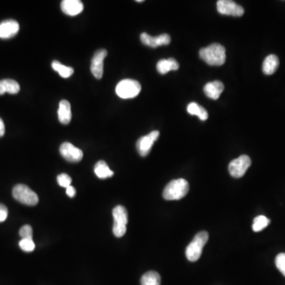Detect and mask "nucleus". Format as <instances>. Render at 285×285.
<instances>
[{
	"mask_svg": "<svg viewBox=\"0 0 285 285\" xmlns=\"http://www.w3.org/2000/svg\"><path fill=\"white\" fill-rule=\"evenodd\" d=\"M270 223V220L265 216H258L253 220V230L255 232H259L264 230Z\"/></svg>",
	"mask_w": 285,
	"mask_h": 285,
	"instance_id": "nucleus-24",
	"label": "nucleus"
},
{
	"mask_svg": "<svg viewBox=\"0 0 285 285\" xmlns=\"http://www.w3.org/2000/svg\"><path fill=\"white\" fill-rule=\"evenodd\" d=\"M137 3H142V2H144V1H142V0H137Z\"/></svg>",
	"mask_w": 285,
	"mask_h": 285,
	"instance_id": "nucleus-33",
	"label": "nucleus"
},
{
	"mask_svg": "<svg viewBox=\"0 0 285 285\" xmlns=\"http://www.w3.org/2000/svg\"><path fill=\"white\" fill-rule=\"evenodd\" d=\"M113 216L114 219V227H113L114 236L117 238L122 237L127 230L126 226L128 221L127 210L124 206H117L113 210Z\"/></svg>",
	"mask_w": 285,
	"mask_h": 285,
	"instance_id": "nucleus-6",
	"label": "nucleus"
},
{
	"mask_svg": "<svg viewBox=\"0 0 285 285\" xmlns=\"http://www.w3.org/2000/svg\"><path fill=\"white\" fill-rule=\"evenodd\" d=\"M19 235L21 239H33V229L30 225H24L19 230Z\"/></svg>",
	"mask_w": 285,
	"mask_h": 285,
	"instance_id": "nucleus-28",
	"label": "nucleus"
},
{
	"mask_svg": "<svg viewBox=\"0 0 285 285\" xmlns=\"http://www.w3.org/2000/svg\"><path fill=\"white\" fill-rule=\"evenodd\" d=\"M2 82L6 92L11 94H18L19 92L20 86L15 80L7 79V80H3Z\"/></svg>",
	"mask_w": 285,
	"mask_h": 285,
	"instance_id": "nucleus-23",
	"label": "nucleus"
},
{
	"mask_svg": "<svg viewBox=\"0 0 285 285\" xmlns=\"http://www.w3.org/2000/svg\"><path fill=\"white\" fill-rule=\"evenodd\" d=\"M107 56V51L104 48L97 50L91 61V71L93 75L97 80L102 78L104 71V60Z\"/></svg>",
	"mask_w": 285,
	"mask_h": 285,
	"instance_id": "nucleus-11",
	"label": "nucleus"
},
{
	"mask_svg": "<svg viewBox=\"0 0 285 285\" xmlns=\"http://www.w3.org/2000/svg\"><path fill=\"white\" fill-rule=\"evenodd\" d=\"M19 31V24L15 20H6L0 23V38L9 39Z\"/></svg>",
	"mask_w": 285,
	"mask_h": 285,
	"instance_id": "nucleus-13",
	"label": "nucleus"
},
{
	"mask_svg": "<svg viewBox=\"0 0 285 285\" xmlns=\"http://www.w3.org/2000/svg\"><path fill=\"white\" fill-rule=\"evenodd\" d=\"M223 90H224V86H223V83L218 80L210 82L204 87V92L205 95L213 100L218 99L220 94L223 93Z\"/></svg>",
	"mask_w": 285,
	"mask_h": 285,
	"instance_id": "nucleus-15",
	"label": "nucleus"
},
{
	"mask_svg": "<svg viewBox=\"0 0 285 285\" xmlns=\"http://www.w3.org/2000/svg\"><path fill=\"white\" fill-rule=\"evenodd\" d=\"M19 246L23 251L32 252L35 249V243L33 239H23L19 242Z\"/></svg>",
	"mask_w": 285,
	"mask_h": 285,
	"instance_id": "nucleus-25",
	"label": "nucleus"
},
{
	"mask_svg": "<svg viewBox=\"0 0 285 285\" xmlns=\"http://www.w3.org/2000/svg\"><path fill=\"white\" fill-rule=\"evenodd\" d=\"M187 111L190 115L197 116L201 121H206L209 117L207 110L196 102H191L187 107Z\"/></svg>",
	"mask_w": 285,
	"mask_h": 285,
	"instance_id": "nucleus-20",
	"label": "nucleus"
},
{
	"mask_svg": "<svg viewBox=\"0 0 285 285\" xmlns=\"http://www.w3.org/2000/svg\"><path fill=\"white\" fill-rule=\"evenodd\" d=\"M5 133V125L2 119L0 118V137H2Z\"/></svg>",
	"mask_w": 285,
	"mask_h": 285,
	"instance_id": "nucleus-31",
	"label": "nucleus"
},
{
	"mask_svg": "<svg viewBox=\"0 0 285 285\" xmlns=\"http://www.w3.org/2000/svg\"><path fill=\"white\" fill-rule=\"evenodd\" d=\"M190 190L188 182L183 178L170 182L163 190V198L167 200H178L186 197Z\"/></svg>",
	"mask_w": 285,
	"mask_h": 285,
	"instance_id": "nucleus-2",
	"label": "nucleus"
},
{
	"mask_svg": "<svg viewBox=\"0 0 285 285\" xmlns=\"http://www.w3.org/2000/svg\"><path fill=\"white\" fill-rule=\"evenodd\" d=\"M279 64L280 62H279L278 57L271 54L265 59L264 62L262 64V71L267 75L274 74L278 68Z\"/></svg>",
	"mask_w": 285,
	"mask_h": 285,
	"instance_id": "nucleus-17",
	"label": "nucleus"
},
{
	"mask_svg": "<svg viewBox=\"0 0 285 285\" xmlns=\"http://www.w3.org/2000/svg\"><path fill=\"white\" fill-rule=\"evenodd\" d=\"M178 68V63L174 58L161 60L157 64V70L160 74H164L170 71H177Z\"/></svg>",
	"mask_w": 285,
	"mask_h": 285,
	"instance_id": "nucleus-18",
	"label": "nucleus"
},
{
	"mask_svg": "<svg viewBox=\"0 0 285 285\" xmlns=\"http://www.w3.org/2000/svg\"><path fill=\"white\" fill-rule=\"evenodd\" d=\"M57 182L61 187L67 188L68 186H71V177L68 174H61L57 177Z\"/></svg>",
	"mask_w": 285,
	"mask_h": 285,
	"instance_id": "nucleus-27",
	"label": "nucleus"
},
{
	"mask_svg": "<svg viewBox=\"0 0 285 285\" xmlns=\"http://www.w3.org/2000/svg\"><path fill=\"white\" fill-rule=\"evenodd\" d=\"M209 240L207 231H200L193 238L186 250V257L190 262H197L201 256L202 250Z\"/></svg>",
	"mask_w": 285,
	"mask_h": 285,
	"instance_id": "nucleus-3",
	"label": "nucleus"
},
{
	"mask_svg": "<svg viewBox=\"0 0 285 285\" xmlns=\"http://www.w3.org/2000/svg\"><path fill=\"white\" fill-rule=\"evenodd\" d=\"M159 137H160V132L153 131L147 136L139 139L137 143V148L139 154L143 157L147 156L151 151L154 142L158 140Z\"/></svg>",
	"mask_w": 285,
	"mask_h": 285,
	"instance_id": "nucleus-9",
	"label": "nucleus"
},
{
	"mask_svg": "<svg viewBox=\"0 0 285 285\" xmlns=\"http://www.w3.org/2000/svg\"><path fill=\"white\" fill-rule=\"evenodd\" d=\"M8 216V209L4 204H0V223L5 221Z\"/></svg>",
	"mask_w": 285,
	"mask_h": 285,
	"instance_id": "nucleus-29",
	"label": "nucleus"
},
{
	"mask_svg": "<svg viewBox=\"0 0 285 285\" xmlns=\"http://www.w3.org/2000/svg\"><path fill=\"white\" fill-rule=\"evenodd\" d=\"M275 263L279 271L285 276V253H279L276 256Z\"/></svg>",
	"mask_w": 285,
	"mask_h": 285,
	"instance_id": "nucleus-26",
	"label": "nucleus"
},
{
	"mask_svg": "<svg viewBox=\"0 0 285 285\" xmlns=\"http://www.w3.org/2000/svg\"><path fill=\"white\" fill-rule=\"evenodd\" d=\"M60 152L67 161L71 163H78L81 161L84 157V152L82 151L81 149L74 147L72 144L68 142H65L61 144Z\"/></svg>",
	"mask_w": 285,
	"mask_h": 285,
	"instance_id": "nucleus-10",
	"label": "nucleus"
},
{
	"mask_svg": "<svg viewBox=\"0 0 285 285\" xmlns=\"http://www.w3.org/2000/svg\"><path fill=\"white\" fill-rule=\"evenodd\" d=\"M140 40H141L142 43L147 46L156 48V47L167 45L170 44L171 38H170V35L167 34H161L157 37H151L146 33H143L140 35Z\"/></svg>",
	"mask_w": 285,
	"mask_h": 285,
	"instance_id": "nucleus-12",
	"label": "nucleus"
},
{
	"mask_svg": "<svg viewBox=\"0 0 285 285\" xmlns=\"http://www.w3.org/2000/svg\"><path fill=\"white\" fill-rule=\"evenodd\" d=\"M141 91V85L137 80H126L119 82L116 87V93L123 99H129L137 97Z\"/></svg>",
	"mask_w": 285,
	"mask_h": 285,
	"instance_id": "nucleus-4",
	"label": "nucleus"
},
{
	"mask_svg": "<svg viewBox=\"0 0 285 285\" xmlns=\"http://www.w3.org/2000/svg\"><path fill=\"white\" fill-rule=\"evenodd\" d=\"M94 173L97 177L101 179L109 178L114 175V172L110 170L108 165L105 161H99L96 163Z\"/></svg>",
	"mask_w": 285,
	"mask_h": 285,
	"instance_id": "nucleus-19",
	"label": "nucleus"
},
{
	"mask_svg": "<svg viewBox=\"0 0 285 285\" xmlns=\"http://www.w3.org/2000/svg\"><path fill=\"white\" fill-rule=\"evenodd\" d=\"M251 165V160L248 156L243 154L239 158L232 160L229 164L228 170L230 175L236 178L243 177Z\"/></svg>",
	"mask_w": 285,
	"mask_h": 285,
	"instance_id": "nucleus-7",
	"label": "nucleus"
},
{
	"mask_svg": "<svg viewBox=\"0 0 285 285\" xmlns=\"http://www.w3.org/2000/svg\"><path fill=\"white\" fill-rule=\"evenodd\" d=\"M66 193H67V196H68V197L72 198V197H74V196H75L76 191H75V190H74V187H73V186H68L67 188H66Z\"/></svg>",
	"mask_w": 285,
	"mask_h": 285,
	"instance_id": "nucleus-30",
	"label": "nucleus"
},
{
	"mask_svg": "<svg viewBox=\"0 0 285 285\" xmlns=\"http://www.w3.org/2000/svg\"><path fill=\"white\" fill-rule=\"evenodd\" d=\"M58 119L59 121L63 124H67L71 122V104L67 100H62L59 104Z\"/></svg>",
	"mask_w": 285,
	"mask_h": 285,
	"instance_id": "nucleus-16",
	"label": "nucleus"
},
{
	"mask_svg": "<svg viewBox=\"0 0 285 285\" xmlns=\"http://www.w3.org/2000/svg\"><path fill=\"white\" fill-rule=\"evenodd\" d=\"M140 283L141 285H160L161 276L157 272H147L142 276Z\"/></svg>",
	"mask_w": 285,
	"mask_h": 285,
	"instance_id": "nucleus-21",
	"label": "nucleus"
},
{
	"mask_svg": "<svg viewBox=\"0 0 285 285\" xmlns=\"http://www.w3.org/2000/svg\"><path fill=\"white\" fill-rule=\"evenodd\" d=\"M217 11L223 15L234 17H241L244 14L243 7L230 0H219L217 2Z\"/></svg>",
	"mask_w": 285,
	"mask_h": 285,
	"instance_id": "nucleus-8",
	"label": "nucleus"
},
{
	"mask_svg": "<svg viewBox=\"0 0 285 285\" xmlns=\"http://www.w3.org/2000/svg\"><path fill=\"white\" fill-rule=\"evenodd\" d=\"M13 197L25 205L34 206L39 201L37 193L25 185L19 184L14 186L13 189Z\"/></svg>",
	"mask_w": 285,
	"mask_h": 285,
	"instance_id": "nucleus-5",
	"label": "nucleus"
},
{
	"mask_svg": "<svg viewBox=\"0 0 285 285\" xmlns=\"http://www.w3.org/2000/svg\"><path fill=\"white\" fill-rule=\"evenodd\" d=\"M5 89H4L2 80H0V95H2V94H5Z\"/></svg>",
	"mask_w": 285,
	"mask_h": 285,
	"instance_id": "nucleus-32",
	"label": "nucleus"
},
{
	"mask_svg": "<svg viewBox=\"0 0 285 285\" xmlns=\"http://www.w3.org/2000/svg\"><path fill=\"white\" fill-rule=\"evenodd\" d=\"M61 10L69 16H75L84 11V4L80 0H64L61 3Z\"/></svg>",
	"mask_w": 285,
	"mask_h": 285,
	"instance_id": "nucleus-14",
	"label": "nucleus"
},
{
	"mask_svg": "<svg viewBox=\"0 0 285 285\" xmlns=\"http://www.w3.org/2000/svg\"><path fill=\"white\" fill-rule=\"evenodd\" d=\"M199 55L202 61L210 66H221L226 61V49L223 45L217 43L201 48Z\"/></svg>",
	"mask_w": 285,
	"mask_h": 285,
	"instance_id": "nucleus-1",
	"label": "nucleus"
},
{
	"mask_svg": "<svg viewBox=\"0 0 285 285\" xmlns=\"http://www.w3.org/2000/svg\"><path fill=\"white\" fill-rule=\"evenodd\" d=\"M51 67L54 71H57L63 78H69L74 73V69L72 67L63 65L62 64L57 61H54V62L51 63Z\"/></svg>",
	"mask_w": 285,
	"mask_h": 285,
	"instance_id": "nucleus-22",
	"label": "nucleus"
}]
</instances>
